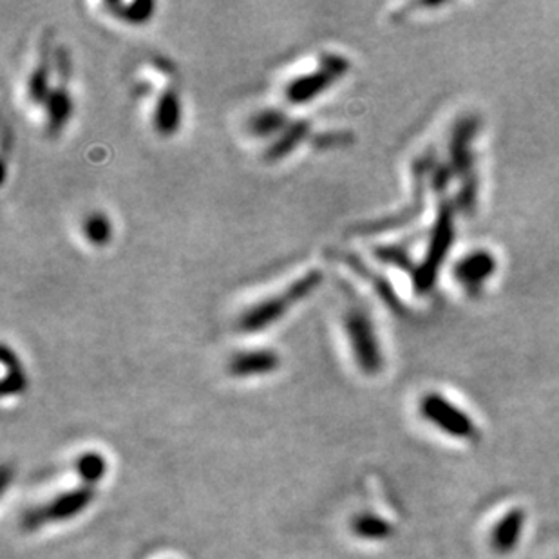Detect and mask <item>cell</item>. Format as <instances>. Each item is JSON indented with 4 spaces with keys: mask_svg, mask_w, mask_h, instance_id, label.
Here are the masks:
<instances>
[{
    "mask_svg": "<svg viewBox=\"0 0 559 559\" xmlns=\"http://www.w3.org/2000/svg\"><path fill=\"white\" fill-rule=\"evenodd\" d=\"M322 280L324 274L321 270H310L299 280L294 281L280 296L269 297L245 311L243 316L239 317V330L245 333L263 332L281 321L296 305L308 299L321 286Z\"/></svg>",
    "mask_w": 559,
    "mask_h": 559,
    "instance_id": "1",
    "label": "cell"
},
{
    "mask_svg": "<svg viewBox=\"0 0 559 559\" xmlns=\"http://www.w3.org/2000/svg\"><path fill=\"white\" fill-rule=\"evenodd\" d=\"M480 120L469 117L460 118L459 123L454 126L453 134H451V173L459 178L462 183L460 189V206L462 211L471 212L476 205V178H475V159H473V142L478 134Z\"/></svg>",
    "mask_w": 559,
    "mask_h": 559,
    "instance_id": "2",
    "label": "cell"
},
{
    "mask_svg": "<svg viewBox=\"0 0 559 559\" xmlns=\"http://www.w3.org/2000/svg\"><path fill=\"white\" fill-rule=\"evenodd\" d=\"M454 206L451 201H443L438 209L428 250L424 255L423 264L413 270V285L418 294H428L437 285L438 272L442 269L443 261L448 258L451 245L454 241Z\"/></svg>",
    "mask_w": 559,
    "mask_h": 559,
    "instance_id": "3",
    "label": "cell"
},
{
    "mask_svg": "<svg viewBox=\"0 0 559 559\" xmlns=\"http://www.w3.org/2000/svg\"><path fill=\"white\" fill-rule=\"evenodd\" d=\"M349 68H352L349 60L343 55H321L319 66L313 71L288 82L285 87V98L294 106L310 104L317 96L324 95L335 82L346 76Z\"/></svg>",
    "mask_w": 559,
    "mask_h": 559,
    "instance_id": "4",
    "label": "cell"
},
{
    "mask_svg": "<svg viewBox=\"0 0 559 559\" xmlns=\"http://www.w3.org/2000/svg\"><path fill=\"white\" fill-rule=\"evenodd\" d=\"M344 332L349 341L359 370L366 374H379L384 368V355L374 332L370 316L360 308H352L344 316Z\"/></svg>",
    "mask_w": 559,
    "mask_h": 559,
    "instance_id": "5",
    "label": "cell"
},
{
    "mask_svg": "<svg viewBox=\"0 0 559 559\" xmlns=\"http://www.w3.org/2000/svg\"><path fill=\"white\" fill-rule=\"evenodd\" d=\"M93 500H95V487L84 486L63 492L44 506L27 509L21 516V527L24 531H37L48 523L68 522L82 514Z\"/></svg>",
    "mask_w": 559,
    "mask_h": 559,
    "instance_id": "6",
    "label": "cell"
},
{
    "mask_svg": "<svg viewBox=\"0 0 559 559\" xmlns=\"http://www.w3.org/2000/svg\"><path fill=\"white\" fill-rule=\"evenodd\" d=\"M420 413L429 424L440 429L448 437L459 438L465 442H476L480 440V429L475 420L453 402L448 401L445 396L438 393H429L420 402Z\"/></svg>",
    "mask_w": 559,
    "mask_h": 559,
    "instance_id": "7",
    "label": "cell"
},
{
    "mask_svg": "<svg viewBox=\"0 0 559 559\" xmlns=\"http://www.w3.org/2000/svg\"><path fill=\"white\" fill-rule=\"evenodd\" d=\"M497 258L487 250H475L460 259L454 266V277L467 292H480L481 286L497 272Z\"/></svg>",
    "mask_w": 559,
    "mask_h": 559,
    "instance_id": "8",
    "label": "cell"
},
{
    "mask_svg": "<svg viewBox=\"0 0 559 559\" xmlns=\"http://www.w3.org/2000/svg\"><path fill=\"white\" fill-rule=\"evenodd\" d=\"M280 355L272 349H250L230 357L227 371L236 379H247L255 374L274 373L275 370H280Z\"/></svg>",
    "mask_w": 559,
    "mask_h": 559,
    "instance_id": "9",
    "label": "cell"
},
{
    "mask_svg": "<svg viewBox=\"0 0 559 559\" xmlns=\"http://www.w3.org/2000/svg\"><path fill=\"white\" fill-rule=\"evenodd\" d=\"M525 522H527V512L523 509H512L507 512L506 516L497 523V527L491 531V538H489L491 549L500 556L511 555L522 539Z\"/></svg>",
    "mask_w": 559,
    "mask_h": 559,
    "instance_id": "10",
    "label": "cell"
},
{
    "mask_svg": "<svg viewBox=\"0 0 559 559\" xmlns=\"http://www.w3.org/2000/svg\"><path fill=\"white\" fill-rule=\"evenodd\" d=\"M183 122V107H181L180 93L176 90H165L159 95L154 107L153 126L159 136H175Z\"/></svg>",
    "mask_w": 559,
    "mask_h": 559,
    "instance_id": "11",
    "label": "cell"
},
{
    "mask_svg": "<svg viewBox=\"0 0 559 559\" xmlns=\"http://www.w3.org/2000/svg\"><path fill=\"white\" fill-rule=\"evenodd\" d=\"M310 134V122L307 120H296V122L288 123L285 131L281 132L280 136L275 138V142L266 148L264 159L266 162H281L286 158L288 154L294 153Z\"/></svg>",
    "mask_w": 559,
    "mask_h": 559,
    "instance_id": "12",
    "label": "cell"
},
{
    "mask_svg": "<svg viewBox=\"0 0 559 559\" xmlns=\"http://www.w3.org/2000/svg\"><path fill=\"white\" fill-rule=\"evenodd\" d=\"M44 106H46L49 134H59L63 126L69 122V118L73 117V98L69 95L68 90L60 85V87L51 90Z\"/></svg>",
    "mask_w": 559,
    "mask_h": 559,
    "instance_id": "13",
    "label": "cell"
},
{
    "mask_svg": "<svg viewBox=\"0 0 559 559\" xmlns=\"http://www.w3.org/2000/svg\"><path fill=\"white\" fill-rule=\"evenodd\" d=\"M0 357H2L5 368V377L2 380V396L21 395L27 385L26 373L22 370L21 360L8 344L2 346Z\"/></svg>",
    "mask_w": 559,
    "mask_h": 559,
    "instance_id": "14",
    "label": "cell"
},
{
    "mask_svg": "<svg viewBox=\"0 0 559 559\" xmlns=\"http://www.w3.org/2000/svg\"><path fill=\"white\" fill-rule=\"evenodd\" d=\"M107 10L111 11L112 15L120 19V21L127 22V24H145L151 21L156 11V4L153 0H136V2H106Z\"/></svg>",
    "mask_w": 559,
    "mask_h": 559,
    "instance_id": "15",
    "label": "cell"
},
{
    "mask_svg": "<svg viewBox=\"0 0 559 559\" xmlns=\"http://www.w3.org/2000/svg\"><path fill=\"white\" fill-rule=\"evenodd\" d=\"M249 132L255 138H270L281 134L288 127L286 112L281 109H263L249 120Z\"/></svg>",
    "mask_w": 559,
    "mask_h": 559,
    "instance_id": "16",
    "label": "cell"
},
{
    "mask_svg": "<svg viewBox=\"0 0 559 559\" xmlns=\"http://www.w3.org/2000/svg\"><path fill=\"white\" fill-rule=\"evenodd\" d=\"M49 79H51L49 57L48 55H43L40 62L33 68L29 80H27V96H29V100L33 104H44V102L48 100L49 93L53 90L51 84H49Z\"/></svg>",
    "mask_w": 559,
    "mask_h": 559,
    "instance_id": "17",
    "label": "cell"
},
{
    "mask_svg": "<svg viewBox=\"0 0 559 559\" xmlns=\"http://www.w3.org/2000/svg\"><path fill=\"white\" fill-rule=\"evenodd\" d=\"M352 528L359 538L370 539V542H384L393 534V525L377 514H362L355 518Z\"/></svg>",
    "mask_w": 559,
    "mask_h": 559,
    "instance_id": "18",
    "label": "cell"
},
{
    "mask_svg": "<svg viewBox=\"0 0 559 559\" xmlns=\"http://www.w3.org/2000/svg\"><path fill=\"white\" fill-rule=\"evenodd\" d=\"M84 238L93 247H106L112 239V223L104 212H91L82 223Z\"/></svg>",
    "mask_w": 559,
    "mask_h": 559,
    "instance_id": "19",
    "label": "cell"
},
{
    "mask_svg": "<svg viewBox=\"0 0 559 559\" xmlns=\"http://www.w3.org/2000/svg\"><path fill=\"white\" fill-rule=\"evenodd\" d=\"M76 471L85 481V486H95L96 481H100L106 476L107 464L106 459L96 453H87L76 462Z\"/></svg>",
    "mask_w": 559,
    "mask_h": 559,
    "instance_id": "20",
    "label": "cell"
},
{
    "mask_svg": "<svg viewBox=\"0 0 559 559\" xmlns=\"http://www.w3.org/2000/svg\"><path fill=\"white\" fill-rule=\"evenodd\" d=\"M377 255L385 263L395 264L399 269H409V264L406 263V250L399 249V247H384V249L377 250Z\"/></svg>",
    "mask_w": 559,
    "mask_h": 559,
    "instance_id": "21",
    "label": "cell"
},
{
    "mask_svg": "<svg viewBox=\"0 0 559 559\" xmlns=\"http://www.w3.org/2000/svg\"><path fill=\"white\" fill-rule=\"evenodd\" d=\"M348 142V134H344V132H335V134H324V136L317 138L316 143L317 147H333V143H343Z\"/></svg>",
    "mask_w": 559,
    "mask_h": 559,
    "instance_id": "22",
    "label": "cell"
},
{
    "mask_svg": "<svg viewBox=\"0 0 559 559\" xmlns=\"http://www.w3.org/2000/svg\"><path fill=\"white\" fill-rule=\"evenodd\" d=\"M55 60H57V68H59V73L62 74L63 79H68L69 71H71V62H69L68 53H66V49H57L55 51Z\"/></svg>",
    "mask_w": 559,
    "mask_h": 559,
    "instance_id": "23",
    "label": "cell"
}]
</instances>
